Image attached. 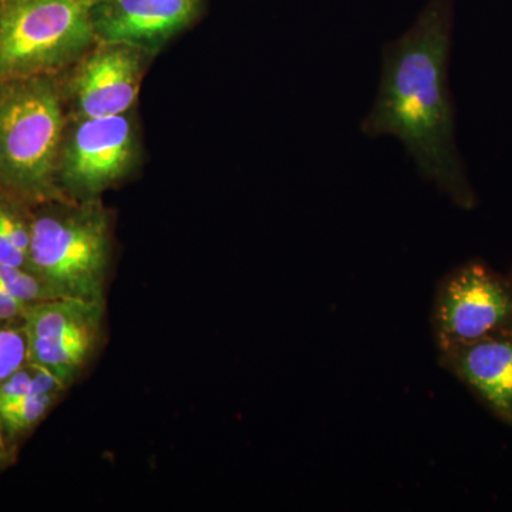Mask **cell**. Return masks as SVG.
I'll use <instances>...</instances> for the list:
<instances>
[{"label":"cell","instance_id":"6da1fadb","mask_svg":"<svg viewBox=\"0 0 512 512\" xmlns=\"http://www.w3.org/2000/svg\"><path fill=\"white\" fill-rule=\"evenodd\" d=\"M451 29L453 0H430L412 28L384 47L382 79L362 131L399 138L424 177L468 202L448 89Z\"/></svg>","mask_w":512,"mask_h":512},{"label":"cell","instance_id":"7a4b0ae2","mask_svg":"<svg viewBox=\"0 0 512 512\" xmlns=\"http://www.w3.org/2000/svg\"><path fill=\"white\" fill-rule=\"evenodd\" d=\"M113 215L103 201L33 205L28 269L57 298L101 302L113 258Z\"/></svg>","mask_w":512,"mask_h":512},{"label":"cell","instance_id":"3957f363","mask_svg":"<svg viewBox=\"0 0 512 512\" xmlns=\"http://www.w3.org/2000/svg\"><path fill=\"white\" fill-rule=\"evenodd\" d=\"M66 121L56 74L0 82V192L30 205L62 198L56 161Z\"/></svg>","mask_w":512,"mask_h":512},{"label":"cell","instance_id":"277c9868","mask_svg":"<svg viewBox=\"0 0 512 512\" xmlns=\"http://www.w3.org/2000/svg\"><path fill=\"white\" fill-rule=\"evenodd\" d=\"M94 0H0V82L57 74L97 42Z\"/></svg>","mask_w":512,"mask_h":512},{"label":"cell","instance_id":"5b68a950","mask_svg":"<svg viewBox=\"0 0 512 512\" xmlns=\"http://www.w3.org/2000/svg\"><path fill=\"white\" fill-rule=\"evenodd\" d=\"M146 161L143 126L136 109L117 116L67 119L56 161L62 198L100 200L133 180Z\"/></svg>","mask_w":512,"mask_h":512},{"label":"cell","instance_id":"8992f818","mask_svg":"<svg viewBox=\"0 0 512 512\" xmlns=\"http://www.w3.org/2000/svg\"><path fill=\"white\" fill-rule=\"evenodd\" d=\"M156 59L123 43H94L56 74L67 119L117 116L136 109L141 86Z\"/></svg>","mask_w":512,"mask_h":512},{"label":"cell","instance_id":"52a82bcc","mask_svg":"<svg viewBox=\"0 0 512 512\" xmlns=\"http://www.w3.org/2000/svg\"><path fill=\"white\" fill-rule=\"evenodd\" d=\"M207 8L208 0H94V35L97 42L123 43L157 57L194 28Z\"/></svg>","mask_w":512,"mask_h":512},{"label":"cell","instance_id":"ba28073f","mask_svg":"<svg viewBox=\"0 0 512 512\" xmlns=\"http://www.w3.org/2000/svg\"><path fill=\"white\" fill-rule=\"evenodd\" d=\"M512 320V298L504 285L480 265L461 269L448 281L439 305L444 342L470 345L488 338Z\"/></svg>","mask_w":512,"mask_h":512},{"label":"cell","instance_id":"9c48e42d","mask_svg":"<svg viewBox=\"0 0 512 512\" xmlns=\"http://www.w3.org/2000/svg\"><path fill=\"white\" fill-rule=\"evenodd\" d=\"M458 372L498 413L512 417V338H485L466 345Z\"/></svg>","mask_w":512,"mask_h":512},{"label":"cell","instance_id":"30bf717a","mask_svg":"<svg viewBox=\"0 0 512 512\" xmlns=\"http://www.w3.org/2000/svg\"><path fill=\"white\" fill-rule=\"evenodd\" d=\"M100 302L74 298H55L29 305L25 332L30 339H56L82 330L97 329L100 323Z\"/></svg>","mask_w":512,"mask_h":512},{"label":"cell","instance_id":"8fae6325","mask_svg":"<svg viewBox=\"0 0 512 512\" xmlns=\"http://www.w3.org/2000/svg\"><path fill=\"white\" fill-rule=\"evenodd\" d=\"M97 329L82 330L56 339H30L29 362L56 373L64 383L89 359Z\"/></svg>","mask_w":512,"mask_h":512},{"label":"cell","instance_id":"7c38bea8","mask_svg":"<svg viewBox=\"0 0 512 512\" xmlns=\"http://www.w3.org/2000/svg\"><path fill=\"white\" fill-rule=\"evenodd\" d=\"M32 208L28 202L0 192V264L28 268Z\"/></svg>","mask_w":512,"mask_h":512},{"label":"cell","instance_id":"4fadbf2b","mask_svg":"<svg viewBox=\"0 0 512 512\" xmlns=\"http://www.w3.org/2000/svg\"><path fill=\"white\" fill-rule=\"evenodd\" d=\"M55 397L56 394H30L22 397L8 406L0 407V421L13 434L28 430L42 420Z\"/></svg>","mask_w":512,"mask_h":512},{"label":"cell","instance_id":"5bb4252c","mask_svg":"<svg viewBox=\"0 0 512 512\" xmlns=\"http://www.w3.org/2000/svg\"><path fill=\"white\" fill-rule=\"evenodd\" d=\"M0 288L28 305L57 298L49 286L28 268L0 264Z\"/></svg>","mask_w":512,"mask_h":512},{"label":"cell","instance_id":"9a60e30c","mask_svg":"<svg viewBox=\"0 0 512 512\" xmlns=\"http://www.w3.org/2000/svg\"><path fill=\"white\" fill-rule=\"evenodd\" d=\"M29 360V342L25 329L0 326V383L25 366Z\"/></svg>","mask_w":512,"mask_h":512},{"label":"cell","instance_id":"2e32d148","mask_svg":"<svg viewBox=\"0 0 512 512\" xmlns=\"http://www.w3.org/2000/svg\"><path fill=\"white\" fill-rule=\"evenodd\" d=\"M28 303L19 301L5 289L0 288V320H10L25 315Z\"/></svg>","mask_w":512,"mask_h":512}]
</instances>
